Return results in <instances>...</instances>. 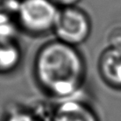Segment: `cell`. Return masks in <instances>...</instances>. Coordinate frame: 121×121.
I'll return each mask as SVG.
<instances>
[{
	"label": "cell",
	"instance_id": "1",
	"mask_svg": "<svg viewBox=\"0 0 121 121\" xmlns=\"http://www.w3.org/2000/svg\"><path fill=\"white\" fill-rule=\"evenodd\" d=\"M86 71L85 59L77 47L56 38L39 48L33 63L37 85L54 101L78 96Z\"/></svg>",
	"mask_w": 121,
	"mask_h": 121
},
{
	"label": "cell",
	"instance_id": "2",
	"mask_svg": "<svg viewBox=\"0 0 121 121\" xmlns=\"http://www.w3.org/2000/svg\"><path fill=\"white\" fill-rule=\"evenodd\" d=\"M59 9L51 0H20L17 11L20 30L34 36L52 32Z\"/></svg>",
	"mask_w": 121,
	"mask_h": 121
},
{
	"label": "cell",
	"instance_id": "3",
	"mask_svg": "<svg viewBox=\"0 0 121 121\" xmlns=\"http://www.w3.org/2000/svg\"><path fill=\"white\" fill-rule=\"evenodd\" d=\"M91 29L88 14L78 5H73L59 9L52 33L57 40L77 47L88 39Z\"/></svg>",
	"mask_w": 121,
	"mask_h": 121
},
{
	"label": "cell",
	"instance_id": "4",
	"mask_svg": "<svg viewBox=\"0 0 121 121\" xmlns=\"http://www.w3.org/2000/svg\"><path fill=\"white\" fill-rule=\"evenodd\" d=\"M45 121H100L89 104L80 97L54 101L49 106Z\"/></svg>",
	"mask_w": 121,
	"mask_h": 121
},
{
	"label": "cell",
	"instance_id": "5",
	"mask_svg": "<svg viewBox=\"0 0 121 121\" xmlns=\"http://www.w3.org/2000/svg\"><path fill=\"white\" fill-rule=\"evenodd\" d=\"M98 72L107 86L121 89V35H113L111 42L101 52Z\"/></svg>",
	"mask_w": 121,
	"mask_h": 121
},
{
	"label": "cell",
	"instance_id": "6",
	"mask_svg": "<svg viewBox=\"0 0 121 121\" xmlns=\"http://www.w3.org/2000/svg\"><path fill=\"white\" fill-rule=\"evenodd\" d=\"M23 51L16 38L0 37V74L13 73L20 67Z\"/></svg>",
	"mask_w": 121,
	"mask_h": 121
},
{
	"label": "cell",
	"instance_id": "7",
	"mask_svg": "<svg viewBox=\"0 0 121 121\" xmlns=\"http://www.w3.org/2000/svg\"><path fill=\"white\" fill-rule=\"evenodd\" d=\"M3 121H43L33 109L13 107L7 111Z\"/></svg>",
	"mask_w": 121,
	"mask_h": 121
},
{
	"label": "cell",
	"instance_id": "8",
	"mask_svg": "<svg viewBox=\"0 0 121 121\" xmlns=\"http://www.w3.org/2000/svg\"><path fill=\"white\" fill-rule=\"evenodd\" d=\"M53 3H55L58 7H66L77 5L81 0H51Z\"/></svg>",
	"mask_w": 121,
	"mask_h": 121
}]
</instances>
